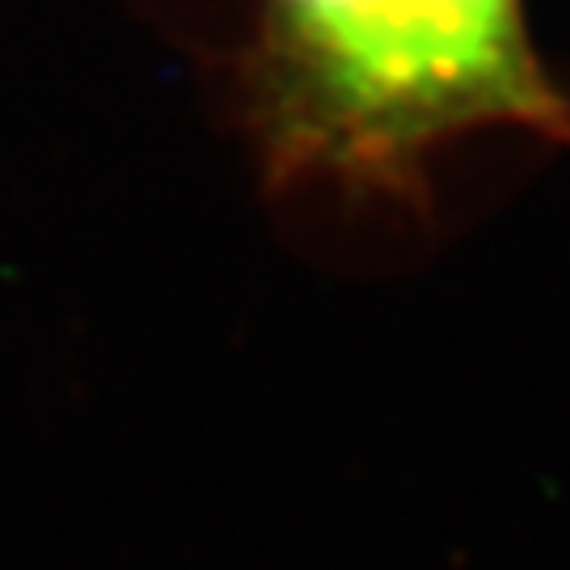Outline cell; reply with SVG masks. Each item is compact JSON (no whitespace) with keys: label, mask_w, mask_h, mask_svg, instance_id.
<instances>
[{"label":"cell","mask_w":570,"mask_h":570,"mask_svg":"<svg viewBox=\"0 0 570 570\" xmlns=\"http://www.w3.org/2000/svg\"><path fill=\"white\" fill-rule=\"evenodd\" d=\"M237 119L275 195L326 190L428 216L431 157L473 131L570 153V94L524 0H249Z\"/></svg>","instance_id":"obj_1"}]
</instances>
